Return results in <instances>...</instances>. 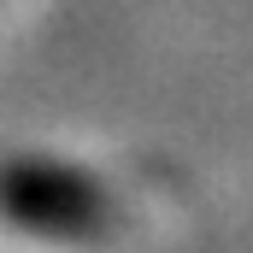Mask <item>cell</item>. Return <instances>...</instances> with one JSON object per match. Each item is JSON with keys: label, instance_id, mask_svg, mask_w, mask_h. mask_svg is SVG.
<instances>
[{"label": "cell", "instance_id": "6da1fadb", "mask_svg": "<svg viewBox=\"0 0 253 253\" xmlns=\"http://www.w3.org/2000/svg\"><path fill=\"white\" fill-rule=\"evenodd\" d=\"M0 218L42 242H94L112 224V194L77 165L12 159L0 165Z\"/></svg>", "mask_w": 253, "mask_h": 253}]
</instances>
